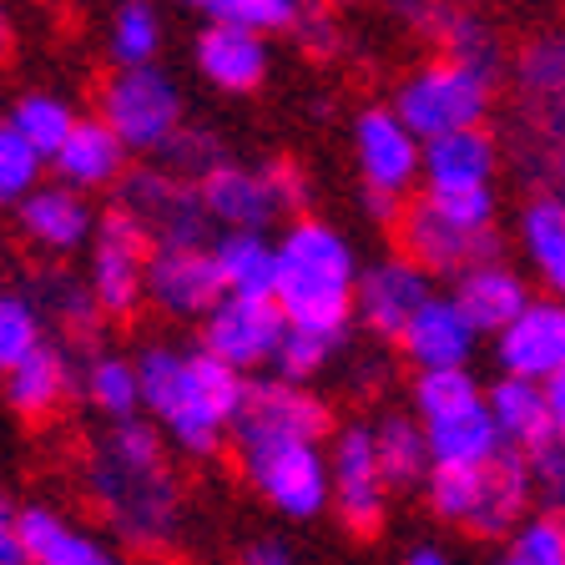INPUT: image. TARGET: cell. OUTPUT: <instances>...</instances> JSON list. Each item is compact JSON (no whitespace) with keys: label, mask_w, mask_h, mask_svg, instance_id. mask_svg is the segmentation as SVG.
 Wrapping results in <instances>:
<instances>
[{"label":"cell","mask_w":565,"mask_h":565,"mask_svg":"<svg viewBox=\"0 0 565 565\" xmlns=\"http://www.w3.org/2000/svg\"><path fill=\"white\" fill-rule=\"evenodd\" d=\"M15 223H21V237L46 253V258H71V253H86L102 227L92 198L61 188V182H41L31 198L15 207Z\"/></svg>","instance_id":"ac0fdd59"},{"label":"cell","mask_w":565,"mask_h":565,"mask_svg":"<svg viewBox=\"0 0 565 565\" xmlns=\"http://www.w3.org/2000/svg\"><path fill=\"white\" fill-rule=\"evenodd\" d=\"M484 409L494 419V435L500 445L515 449V455H535L555 439L551 429V404H545V384H530V379H494L484 388Z\"/></svg>","instance_id":"83f0119b"},{"label":"cell","mask_w":565,"mask_h":565,"mask_svg":"<svg viewBox=\"0 0 565 565\" xmlns=\"http://www.w3.org/2000/svg\"><path fill=\"white\" fill-rule=\"evenodd\" d=\"M147 258H152V247H147V237L121 212H111L96 227L92 247H86V278H82L96 313L127 318L147 303Z\"/></svg>","instance_id":"8fae6325"},{"label":"cell","mask_w":565,"mask_h":565,"mask_svg":"<svg viewBox=\"0 0 565 565\" xmlns=\"http://www.w3.org/2000/svg\"><path fill=\"white\" fill-rule=\"evenodd\" d=\"M525 565H565V520L555 510H530L515 530H510V551Z\"/></svg>","instance_id":"b9f144b4"},{"label":"cell","mask_w":565,"mask_h":565,"mask_svg":"<svg viewBox=\"0 0 565 565\" xmlns=\"http://www.w3.org/2000/svg\"><path fill=\"white\" fill-rule=\"evenodd\" d=\"M71 388H76V369H71L66 349L46 339L31 359H21L11 374L0 379V399H6V409L11 414L41 424L71 399Z\"/></svg>","instance_id":"4316f807"},{"label":"cell","mask_w":565,"mask_h":565,"mask_svg":"<svg viewBox=\"0 0 565 565\" xmlns=\"http://www.w3.org/2000/svg\"><path fill=\"white\" fill-rule=\"evenodd\" d=\"M545 404H551V429H555V445H565V369L561 374L545 379Z\"/></svg>","instance_id":"816d5d0a"},{"label":"cell","mask_w":565,"mask_h":565,"mask_svg":"<svg viewBox=\"0 0 565 565\" xmlns=\"http://www.w3.org/2000/svg\"><path fill=\"white\" fill-rule=\"evenodd\" d=\"M333 6H353V0H333Z\"/></svg>","instance_id":"91938a15"},{"label":"cell","mask_w":565,"mask_h":565,"mask_svg":"<svg viewBox=\"0 0 565 565\" xmlns=\"http://www.w3.org/2000/svg\"><path fill=\"white\" fill-rule=\"evenodd\" d=\"M435 298L429 288V273L419 268L404 253H388V258H374L359 268V294H353V318H364V329L379 333V339L399 343L404 323L419 313L424 303Z\"/></svg>","instance_id":"9a60e30c"},{"label":"cell","mask_w":565,"mask_h":565,"mask_svg":"<svg viewBox=\"0 0 565 565\" xmlns=\"http://www.w3.org/2000/svg\"><path fill=\"white\" fill-rule=\"evenodd\" d=\"M555 515H561V520H565V505H561V510H555Z\"/></svg>","instance_id":"94428289"},{"label":"cell","mask_w":565,"mask_h":565,"mask_svg":"<svg viewBox=\"0 0 565 565\" xmlns=\"http://www.w3.org/2000/svg\"><path fill=\"white\" fill-rule=\"evenodd\" d=\"M41 172H46V162L0 117V207H21V202L41 188Z\"/></svg>","instance_id":"7bdbcfd3"},{"label":"cell","mask_w":565,"mask_h":565,"mask_svg":"<svg viewBox=\"0 0 565 565\" xmlns=\"http://www.w3.org/2000/svg\"><path fill=\"white\" fill-rule=\"evenodd\" d=\"M374 455H379V470H384L388 494L424 490V480L435 475V459H429L424 424L414 419L409 409H384L374 419Z\"/></svg>","instance_id":"f546056e"},{"label":"cell","mask_w":565,"mask_h":565,"mask_svg":"<svg viewBox=\"0 0 565 565\" xmlns=\"http://www.w3.org/2000/svg\"><path fill=\"white\" fill-rule=\"evenodd\" d=\"M243 480L278 520H318L329 510V449L308 439H268V445H233Z\"/></svg>","instance_id":"52a82bcc"},{"label":"cell","mask_w":565,"mask_h":565,"mask_svg":"<svg viewBox=\"0 0 565 565\" xmlns=\"http://www.w3.org/2000/svg\"><path fill=\"white\" fill-rule=\"evenodd\" d=\"M0 565H25V551H21V510L6 500V490H0Z\"/></svg>","instance_id":"681fc988"},{"label":"cell","mask_w":565,"mask_h":565,"mask_svg":"<svg viewBox=\"0 0 565 565\" xmlns=\"http://www.w3.org/2000/svg\"><path fill=\"white\" fill-rule=\"evenodd\" d=\"M329 510L349 535H379L388 515V484L374 455V424L353 419L329 435Z\"/></svg>","instance_id":"30bf717a"},{"label":"cell","mask_w":565,"mask_h":565,"mask_svg":"<svg viewBox=\"0 0 565 565\" xmlns=\"http://www.w3.org/2000/svg\"><path fill=\"white\" fill-rule=\"evenodd\" d=\"M424 439H429L435 470H475V465H484V459H494L505 449L500 435H494V419H490V409H484V399L449 414V419L424 424Z\"/></svg>","instance_id":"d6a6232c"},{"label":"cell","mask_w":565,"mask_h":565,"mask_svg":"<svg viewBox=\"0 0 565 565\" xmlns=\"http://www.w3.org/2000/svg\"><path fill=\"white\" fill-rule=\"evenodd\" d=\"M96 117L117 131L131 157H162V147L188 127V102L167 66L111 71L96 92Z\"/></svg>","instance_id":"8992f818"},{"label":"cell","mask_w":565,"mask_h":565,"mask_svg":"<svg viewBox=\"0 0 565 565\" xmlns=\"http://www.w3.org/2000/svg\"><path fill=\"white\" fill-rule=\"evenodd\" d=\"M439 207V217H449L465 233H494V217H500V198L494 188L484 192H449V198H429Z\"/></svg>","instance_id":"f6af8a7d"},{"label":"cell","mask_w":565,"mask_h":565,"mask_svg":"<svg viewBox=\"0 0 565 565\" xmlns=\"http://www.w3.org/2000/svg\"><path fill=\"white\" fill-rule=\"evenodd\" d=\"M333 435V409L308 384H288L278 374L247 379L243 404L233 414V445H268V439H308L323 445Z\"/></svg>","instance_id":"9c48e42d"},{"label":"cell","mask_w":565,"mask_h":565,"mask_svg":"<svg viewBox=\"0 0 565 565\" xmlns=\"http://www.w3.org/2000/svg\"><path fill=\"white\" fill-rule=\"evenodd\" d=\"M404 258H414L424 273H465L475 263L500 258V233H465L449 217H439V207L429 198L409 202L399 217Z\"/></svg>","instance_id":"e0dca14e"},{"label":"cell","mask_w":565,"mask_h":565,"mask_svg":"<svg viewBox=\"0 0 565 565\" xmlns=\"http://www.w3.org/2000/svg\"><path fill=\"white\" fill-rule=\"evenodd\" d=\"M6 35H11V15H6V0H0V51H6Z\"/></svg>","instance_id":"9f6ffc18"},{"label":"cell","mask_w":565,"mask_h":565,"mask_svg":"<svg viewBox=\"0 0 565 565\" xmlns=\"http://www.w3.org/2000/svg\"><path fill=\"white\" fill-rule=\"evenodd\" d=\"M490 102H494V76L465 66V61L439 56L404 76L394 102H388V111L419 141H435V137H449V131L484 127Z\"/></svg>","instance_id":"5b68a950"},{"label":"cell","mask_w":565,"mask_h":565,"mask_svg":"<svg viewBox=\"0 0 565 565\" xmlns=\"http://www.w3.org/2000/svg\"><path fill=\"white\" fill-rule=\"evenodd\" d=\"M177 6H188V11H207V15H212V6H217V0H177Z\"/></svg>","instance_id":"6f0895ef"},{"label":"cell","mask_w":565,"mask_h":565,"mask_svg":"<svg viewBox=\"0 0 565 565\" xmlns=\"http://www.w3.org/2000/svg\"><path fill=\"white\" fill-rule=\"evenodd\" d=\"M490 565H525V561H515V555H500V561H490Z\"/></svg>","instance_id":"680465c9"},{"label":"cell","mask_w":565,"mask_h":565,"mask_svg":"<svg viewBox=\"0 0 565 565\" xmlns=\"http://www.w3.org/2000/svg\"><path fill=\"white\" fill-rule=\"evenodd\" d=\"M530 500H535L530 465L515 449H500L475 470H435L424 480L429 515L475 541H510V530L530 515Z\"/></svg>","instance_id":"277c9868"},{"label":"cell","mask_w":565,"mask_h":565,"mask_svg":"<svg viewBox=\"0 0 565 565\" xmlns=\"http://www.w3.org/2000/svg\"><path fill=\"white\" fill-rule=\"evenodd\" d=\"M263 172H268V182H273V192H278L282 212L308 207V198H313V182H308V172L298 162H268Z\"/></svg>","instance_id":"c3c4849f"},{"label":"cell","mask_w":565,"mask_h":565,"mask_svg":"<svg viewBox=\"0 0 565 565\" xmlns=\"http://www.w3.org/2000/svg\"><path fill=\"white\" fill-rule=\"evenodd\" d=\"M31 298H35V308H41V318H46V323H61L71 339H86V343L96 339V303H92V294H86L82 278H71V273L51 268V273H41V278H35ZM92 349H96V343H92Z\"/></svg>","instance_id":"d590c367"},{"label":"cell","mask_w":565,"mask_h":565,"mask_svg":"<svg viewBox=\"0 0 565 565\" xmlns=\"http://www.w3.org/2000/svg\"><path fill=\"white\" fill-rule=\"evenodd\" d=\"M192 66L198 76L212 86V92H227V96H247L258 92L268 82V41L253 31H237L227 21H207L192 41Z\"/></svg>","instance_id":"44dd1931"},{"label":"cell","mask_w":565,"mask_h":565,"mask_svg":"<svg viewBox=\"0 0 565 565\" xmlns=\"http://www.w3.org/2000/svg\"><path fill=\"white\" fill-rule=\"evenodd\" d=\"M198 192H202V207H207V223L217 233H268L282 217V202L263 167L223 162L217 172L202 177Z\"/></svg>","instance_id":"d6986e66"},{"label":"cell","mask_w":565,"mask_h":565,"mask_svg":"<svg viewBox=\"0 0 565 565\" xmlns=\"http://www.w3.org/2000/svg\"><path fill=\"white\" fill-rule=\"evenodd\" d=\"M237 565H294V551L282 535H258V541H247Z\"/></svg>","instance_id":"f907efd6"},{"label":"cell","mask_w":565,"mask_h":565,"mask_svg":"<svg viewBox=\"0 0 565 565\" xmlns=\"http://www.w3.org/2000/svg\"><path fill=\"white\" fill-rule=\"evenodd\" d=\"M515 237L525 247L530 273L545 282V298L565 303V198L535 192L515 217Z\"/></svg>","instance_id":"f1b7e54d"},{"label":"cell","mask_w":565,"mask_h":565,"mask_svg":"<svg viewBox=\"0 0 565 565\" xmlns=\"http://www.w3.org/2000/svg\"><path fill=\"white\" fill-rule=\"evenodd\" d=\"M294 35L303 41L308 56H333V51H339V21H333L329 11H318V6H303Z\"/></svg>","instance_id":"7dc6e473"},{"label":"cell","mask_w":565,"mask_h":565,"mask_svg":"<svg viewBox=\"0 0 565 565\" xmlns=\"http://www.w3.org/2000/svg\"><path fill=\"white\" fill-rule=\"evenodd\" d=\"M288 333V318L273 298H223L202 318V349L212 359H223L233 374H258V369H273L278 359V343Z\"/></svg>","instance_id":"7c38bea8"},{"label":"cell","mask_w":565,"mask_h":565,"mask_svg":"<svg viewBox=\"0 0 565 565\" xmlns=\"http://www.w3.org/2000/svg\"><path fill=\"white\" fill-rule=\"evenodd\" d=\"M76 388H82V399L92 404L106 424H127L141 414L137 364H131V353H121V349H102V343H96L82 359V369H76Z\"/></svg>","instance_id":"4dcf8cb0"},{"label":"cell","mask_w":565,"mask_h":565,"mask_svg":"<svg viewBox=\"0 0 565 565\" xmlns=\"http://www.w3.org/2000/svg\"><path fill=\"white\" fill-rule=\"evenodd\" d=\"M227 162V147H223V137L217 131H207V127H182L172 141L162 147V157H157V167H167V172H177V177H188V182H202L207 172H217V167Z\"/></svg>","instance_id":"ab89813d"},{"label":"cell","mask_w":565,"mask_h":565,"mask_svg":"<svg viewBox=\"0 0 565 565\" xmlns=\"http://www.w3.org/2000/svg\"><path fill=\"white\" fill-rule=\"evenodd\" d=\"M212 263L227 298H273L278 282V243L268 233H217Z\"/></svg>","instance_id":"1f68e13d"},{"label":"cell","mask_w":565,"mask_h":565,"mask_svg":"<svg viewBox=\"0 0 565 565\" xmlns=\"http://www.w3.org/2000/svg\"><path fill=\"white\" fill-rule=\"evenodd\" d=\"M520 111L551 147H565V31L535 35L515 61Z\"/></svg>","instance_id":"603a6c76"},{"label":"cell","mask_w":565,"mask_h":565,"mask_svg":"<svg viewBox=\"0 0 565 565\" xmlns=\"http://www.w3.org/2000/svg\"><path fill=\"white\" fill-rule=\"evenodd\" d=\"M494 364L505 379L545 384L565 369V303L561 298H530L515 323L494 333Z\"/></svg>","instance_id":"2e32d148"},{"label":"cell","mask_w":565,"mask_h":565,"mask_svg":"<svg viewBox=\"0 0 565 565\" xmlns=\"http://www.w3.org/2000/svg\"><path fill=\"white\" fill-rule=\"evenodd\" d=\"M353 167L364 177V192H384V198H409L424 167V141L404 127L388 106H364L353 117Z\"/></svg>","instance_id":"4fadbf2b"},{"label":"cell","mask_w":565,"mask_h":565,"mask_svg":"<svg viewBox=\"0 0 565 565\" xmlns=\"http://www.w3.org/2000/svg\"><path fill=\"white\" fill-rule=\"evenodd\" d=\"M445 56L465 61L484 76H500V41L490 35V25L470 21V15H445Z\"/></svg>","instance_id":"ee69618b"},{"label":"cell","mask_w":565,"mask_h":565,"mask_svg":"<svg viewBox=\"0 0 565 565\" xmlns=\"http://www.w3.org/2000/svg\"><path fill=\"white\" fill-rule=\"evenodd\" d=\"M82 490L121 551L172 555L188 541V484L147 419L106 424L82 459Z\"/></svg>","instance_id":"6da1fadb"},{"label":"cell","mask_w":565,"mask_h":565,"mask_svg":"<svg viewBox=\"0 0 565 565\" xmlns=\"http://www.w3.org/2000/svg\"><path fill=\"white\" fill-rule=\"evenodd\" d=\"M399 565H455V555H449L445 545H409V551L399 555Z\"/></svg>","instance_id":"db71d44e"},{"label":"cell","mask_w":565,"mask_h":565,"mask_svg":"<svg viewBox=\"0 0 565 565\" xmlns=\"http://www.w3.org/2000/svg\"><path fill=\"white\" fill-rule=\"evenodd\" d=\"M359 207H364L369 223H399V217H404V202L399 198H384V192H364V198H359Z\"/></svg>","instance_id":"f5cc1de1"},{"label":"cell","mask_w":565,"mask_h":565,"mask_svg":"<svg viewBox=\"0 0 565 565\" xmlns=\"http://www.w3.org/2000/svg\"><path fill=\"white\" fill-rule=\"evenodd\" d=\"M25 565H127L121 545L102 530H86L56 505H21Z\"/></svg>","instance_id":"ffe728a7"},{"label":"cell","mask_w":565,"mask_h":565,"mask_svg":"<svg viewBox=\"0 0 565 565\" xmlns=\"http://www.w3.org/2000/svg\"><path fill=\"white\" fill-rule=\"evenodd\" d=\"M525 465H530V484H535V494H541L551 510H561L565 505V445H545V449H535V455H525Z\"/></svg>","instance_id":"bcb514c9"},{"label":"cell","mask_w":565,"mask_h":565,"mask_svg":"<svg viewBox=\"0 0 565 565\" xmlns=\"http://www.w3.org/2000/svg\"><path fill=\"white\" fill-rule=\"evenodd\" d=\"M480 399H484V388L470 369H429V374H414V384H409V414L419 424L449 419V414L470 409Z\"/></svg>","instance_id":"8d00e7d4"},{"label":"cell","mask_w":565,"mask_h":565,"mask_svg":"<svg viewBox=\"0 0 565 565\" xmlns=\"http://www.w3.org/2000/svg\"><path fill=\"white\" fill-rule=\"evenodd\" d=\"M46 343V318L25 288H0V379Z\"/></svg>","instance_id":"74e56055"},{"label":"cell","mask_w":565,"mask_h":565,"mask_svg":"<svg viewBox=\"0 0 565 565\" xmlns=\"http://www.w3.org/2000/svg\"><path fill=\"white\" fill-rule=\"evenodd\" d=\"M141 384V414L167 439V449L188 459H212L233 435V414L243 404V374L212 359L202 343L147 339L131 349Z\"/></svg>","instance_id":"7a4b0ae2"},{"label":"cell","mask_w":565,"mask_h":565,"mask_svg":"<svg viewBox=\"0 0 565 565\" xmlns=\"http://www.w3.org/2000/svg\"><path fill=\"white\" fill-rule=\"evenodd\" d=\"M308 0H217L212 6V21H227L237 31H253V35H278V31H294L298 15H303Z\"/></svg>","instance_id":"60d3db41"},{"label":"cell","mask_w":565,"mask_h":565,"mask_svg":"<svg viewBox=\"0 0 565 565\" xmlns=\"http://www.w3.org/2000/svg\"><path fill=\"white\" fill-rule=\"evenodd\" d=\"M399 349L414 364V374H429V369H470L475 349H480V329L465 318V308L449 294H435L404 323Z\"/></svg>","instance_id":"7402d4cb"},{"label":"cell","mask_w":565,"mask_h":565,"mask_svg":"<svg viewBox=\"0 0 565 565\" xmlns=\"http://www.w3.org/2000/svg\"><path fill=\"white\" fill-rule=\"evenodd\" d=\"M51 172H56L61 188L92 198V192L121 188V177L131 172V152L121 147L117 131L106 127L102 117H82L76 131L66 137V147L51 157Z\"/></svg>","instance_id":"d4e9b609"},{"label":"cell","mask_w":565,"mask_h":565,"mask_svg":"<svg viewBox=\"0 0 565 565\" xmlns=\"http://www.w3.org/2000/svg\"><path fill=\"white\" fill-rule=\"evenodd\" d=\"M223 278L212 263V247H152L147 258V303L167 318L202 323L223 303Z\"/></svg>","instance_id":"5bb4252c"},{"label":"cell","mask_w":565,"mask_h":565,"mask_svg":"<svg viewBox=\"0 0 565 565\" xmlns=\"http://www.w3.org/2000/svg\"><path fill=\"white\" fill-rule=\"evenodd\" d=\"M500 172V141L484 127L470 131H449V137L424 141V198H449V192H484L494 188Z\"/></svg>","instance_id":"cb8c5ba5"},{"label":"cell","mask_w":565,"mask_h":565,"mask_svg":"<svg viewBox=\"0 0 565 565\" xmlns=\"http://www.w3.org/2000/svg\"><path fill=\"white\" fill-rule=\"evenodd\" d=\"M162 46H167V25L152 0H117V11L106 21V56H111V66L117 71L157 66Z\"/></svg>","instance_id":"836d02e7"},{"label":"cell","mask_w":565,"mask_h":565,"mask_svg":"<svg viewBox=\"0 0 565 565\" xmlns=\"http://www.w3.org/2000/svg\"><path fill=\"white\" fill-rule=\"evenodd\" d=\"M339 333H318V329H288L278 343V359H273V374L288 379V384H308L313 374H323V369L339 364L343 353Z\"/></svg>","instance_id":"f35d334b"},{"label":"cell","mask_w":565,"mask_h":565,"mask_svg":"<svg viewBox=\"0 0 565 565\" xmlns=\"http://www.w3.org/2000/svg\"><path fill=\"white\" fill-rule=\"evenodd\" d=\"M76 121H82V111L56 92H25L21 102L6 111V127H11L46 167H51V157L66 147V137L76 131Z\"/></svg>","instance_id":"e575fe53"},{"label":"cell","mask_w":565,"mask_h":565,"mask_svg":"<svg viewBox=\"0 0 565 565\" xmlns=\"http://www.w3.org/2000/svg\"><path fill=\"white\" fill-rule=\"evenodd\" d=\"M394 11H399L404 21H414V25H435V11H429L424 0H394Z\"/></svg>","instance_id":"11a10c76"},{"label":"cell","mask_w":565,"mask_h":565,"mask_svg":"<svg viewBox=\"0 0 565 565\" xmlns=\"http://www.w3.org/2000/svg\"><path fill=\"white\" fill-rule=\"evenodd\" d=\"M353 294H359V253L343 237V227L323 223V217H294L282 227L273 303L282 308L288 329L349 339Z\"/></svg>","instance_id":"3957f363"},{"label":"cell","mask_w":565,"mask_h":565,"mask_svg":"<svg viewBox=\"0 0 565 565\" xmlns=\"http://www.w3.org/2000/svg\"><path fill=\"white\" fill-rule=\"evenodd\" d=\"M117 212L152 247H207L212 237L198 182L167 167H131L117 188Z\"/></svg>","instance_id":"ba28073f"},{"label":"cell","mask_w":565,"mask_h":565,"mask_svg":"<svg viewBox=\"0 0 565 565\" xmlns=\"http://www.w3.org/2000/svg\"><path fill=\"white\" fill-rule=\"evenodd\" d=\"M449 298L465 308V318L480 329V339L484 333L494 339L505 323H515V318L525 313V303L535 294H530V282H525V273L520 268H510L505 258H490V263H475V268L459 273L455 294Z\"/></svg>","instance_id":"484cf974"}]
</instances>
